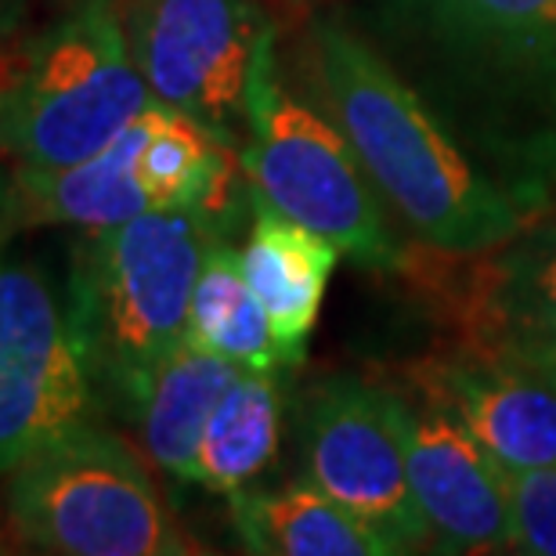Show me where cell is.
Listing matches in <instances>:
<instances>
[{"label":"cell","mask_w":556,"mask_h":556,"mask_svg":"<svg viewBox=\"0 0 556 556\" xmlns=\"http://www.w3.org/2000/svg\"><path fill=\"white\" fill-rule=\"evenodd\" d=\"M26 8L29 0H0V43L18 33L22 18H26Z\"/></svg>","instance_id":"20"},{"label":"cell","mask_w":556,"mask_h":556,"mask_svg":"<svg viewBox=\"0 0 556 556\" xmlns=\"http://www.w3.org/2000/svg\"><path fill=\"white\" fill-rule=\"evenodd\" d=\"M247 138L242 170L253 195L326 236L362 268H402L405 247L351 141L332 119L278 84L275 33L264 37L250 73Z\"/></svg>","instance_id":"5"},{"label":"cell","mask_w":556,"mask_h":556,"mask_svg":"<svg viewBox=\"0 0 556 556\" xmlns=\"http://www.w3.org/2000/svg\"><path fill=\"white\" fill-rule=\"evenodd\" d=\"M365 29L531 203L556 170V0H376Z\"/></svg>","instance_id":"1"},{"label":"cell","mask_w":556,"mask_h":556,"mask_svg":"<svg viewBox=\"0 0 556 556\" xmlns=\"http://www.w3.org/2000/svg\"><path fill=\"white\" fill-rule=\"evenodd\" d=\"M514 358H528V362H535L546 372L556 376V343H546V348H535V351H528V354H514Z\"/></svg>","instance_id":"21"},{"label":"cell","mask_w":556,"mask_h":556,"mask_svg":"<svg viewBox=\"0 0 556 556\" xmlns=\"http://www.w3.org/2000/svg\"><path fill=\"white\" fill-rule=\"evenodd\" d=\"M152 98L199 119L220 141L247 124L257 51L271 26L253 0H116Z\"/></svg>","instance_id":"8"},{"label":"cell","mask_w":556,"mask_h":556,"mask_svg":"<svg viewBox=\"0 0 556 556\" xmlns=\"http://www.w3.org/2000/svg\"><path fill=\"white\" fill-rule=\"evenodd\" d=\"M94 405L65 296L37 261L0 253V473L87 427Z\"/></svg>","instance_id":"7"},{"label":"cell","mask_w":556,"mask_h":556,"mask_svg":"<svg viewBox=\"0 0 556 556\" xmlns=\"http://www.w3.org/2000/svg\"><path fill=\"white\" fill-rule=\"evenodd\" d=\"M239 376V365L220 354L185 340L144 387L141 405L135 408L141 419V441L152 463L166 477L181 484H195L199 441L220 394Z\"/></svg>","instance_id":"16"},{"label":"cell","mask_w":556,"mask_h":556,"mask_svg":"<svg viewBox=\"0 0 556 556\" xmlns=\"http://www.w3.org/2000/svg\"><path fill=\"white\" fill-rule=\"evenodd\" d=\"M188 340L236 362L239 369H286L268 315H264L257 293L250 289L247 275H242L239 250L231 247L228 236L214 239L203 268H199L192 311H188Z\"/></svg>","instance_id":"18"},{"label":"cell","mask_w":556,"mask_h":556,"mask_svg":"<svg viewBox=\"0 0 556 556\" xmlns=\"http://www.w3.org/2000/svg\"><path fill=\"white\" fill-rule=\"evenodd\" d=\"M405 408L394 391L362 380H326L304 405V463L311 484L391 539L397 553L430 542V525L408 484Z\"/></svg>","instance_id":"9"},{"label":"cell","mask_w":556,"mask_h":556,"mask_svg":"<svg viewBox=\"0 0 556 556\" xmlns=\"http://www.w3.org/2000/svg\"><path fill=\"white\" fill-rule=\"evenodd\" d=\"M231 498V520L250 553L268 556H394L397 546L315 484Z\"/></svg>","instance_id":"15"},{"label":"cell","mask_w":556,"mask_h":556,"mask_svg":"<svg viewBox=\"0 0 556 556\" xmlns=\"http://www.w3.org/2000/svg\"><path fill=\"white\" fill-rule=\"evenodd\" d=\"M337 257L340 250L326 236L296 225L261 195H253V225L247 247L239 250V261L268 315L271 337L286 365L304 362Z\"/></svg>","instance_id":"13"},{"label":"cell","mask_w":556,"mask_h":556,"mask_svg":"<svg viewBox=\"0 0 556 556\" xmlns=\"http://www.w3.org/2000/svg\"><path fill=\"white\" fill-rule=\"evenodd\" d=\"M405 466L438 549H514L506 470L448 408L430 397L405 408Z\"/></svg>","instance_id":"10"},{"label":"cell","mask_w":556,"mask_h":556,"mask_svg":"<svg viewBox=\"0 0 556 556\" xmlns=\"http://www.w3.org/2000/svg\"><path fill=\"white\" fill-rule=\"evenodd\" d=\"M155 102L130 54L116 0L70 15L0 65V155L18 170H62L113 144Z\"/></svg>","instance_id":"4"},{"label":"cell","mask_w":556,"mask_h":556,"mask_svg":"<svg viewBox=\"0 0 556 556\" xmlns=\"http://www.w3.org/2000/svg\"><path fill=\"white\" fill-rule=\"evenodd\" d=\"M225 231L203 210L170 206L76 239L65 304L94 387L141 405L152 372L188 340L199 268Z\"/></svg>","instance_id":"3"},{"label":"cell","mask_w":556,"mask_h":556,"mask_svg":"<svg viewBox=\"0 0 556 556\" xmlns=\"http://www.w3.org/2000/svg\"><path fill=\"white\" fill-rule=\"evenodd\" d=\"M509 509H514V549L556 556V466L509 470Z\"/></svg>","instance_id":"19"},{"label":"cell","mask_w":556,"mask_h":556,"mask_svg":"<svg viewBox=\"0 0 556 556\" xmlns=\"http://www.w3.org/2000/svg\"><path fill=\"white\" fill-rule=\"evenodd\" d=\"M11 228V177L0 174V239Z\"/></svg>","instance_id":"22"},{"label":"cell","mask_w":556,"mask_h":556,"mask_svg":"<svg viewBox=\"0 0 556 556\" xmlns=\"http://www.w3.org/2000/svg\"><path fill=\"white\" fill-rule=\"evenodd\" d=\"M455 304L466 329L463 351L528 354L556 343V225L517 231L477 261Z\"/></svg>","instance_id":"12"},{"label":"cell","mask_w":556,"mask_h":556,"mask_svg":"<svg viewBox=\"0 0 556 556\" xmlns=\"http://www.w3.org/2000/svg\"><path fill=\"white\" fill-rule=\"evenodd\" d=\"M144 113L91 160L62 170L11 174V225H73L84 231L116 228L152 210L138 181Z\"/></svg>","instance_id":"14"},{"label":"cell","mask_w":556,"mask_h":556,"mask_svg":"<svg viewBox=\"0 0 556 556\" xmlns=\"http://www.w3.org/2000/svg\"><path fill=\"white\" fill-rule=\"evenodd\" d=\"M315 62L337 127L419 242L470 257L528 228L535 203L466 155L459 138L362 33L337 18L315 22Z\"/></svg>","instance_id":"2"},{"label":"cell","mask_w":556,"mask_h":556,"mask_svg":"<svg viewBox=\"0 0 556 556\" xmlns=\"http://www.w3.org/2000/svg\"><path fill=\"white\" fill-rule=\"evenodd\" d=\"M416 380L506 473L556 466V376L542 365L514 354L463 351L422 365Z\"/></svg>","instance_id":"11"},{"label":"cell","mask_w":556,"mask_h":556,"mask_svg":"<svg viewBox=\"0 0 556 556\" xmlns=\"http://www.w3.org/2000/svg\"><path fill=\"white\" fill-rule=\"evenodd\" d=\"M8 477V517L18 539L37 553H195L138 455L94 422L43 444Z\"/></svg>","instance_id":"6"},{"label":"cell","mask_w":556,"mask_h":556,"mask_svg":"<svg viewBox=\"0 0 556 556\" xmlns=\"http://www.w3.org/2000/svg\"><path fill=\"white\" fill-rule=\"evenodd\" d=\"M282 433V387L278 372L239 369L210 416L195 459V484L236 495L268 470Z\"/></svg>","instance_id":"17"}]
</instances>
